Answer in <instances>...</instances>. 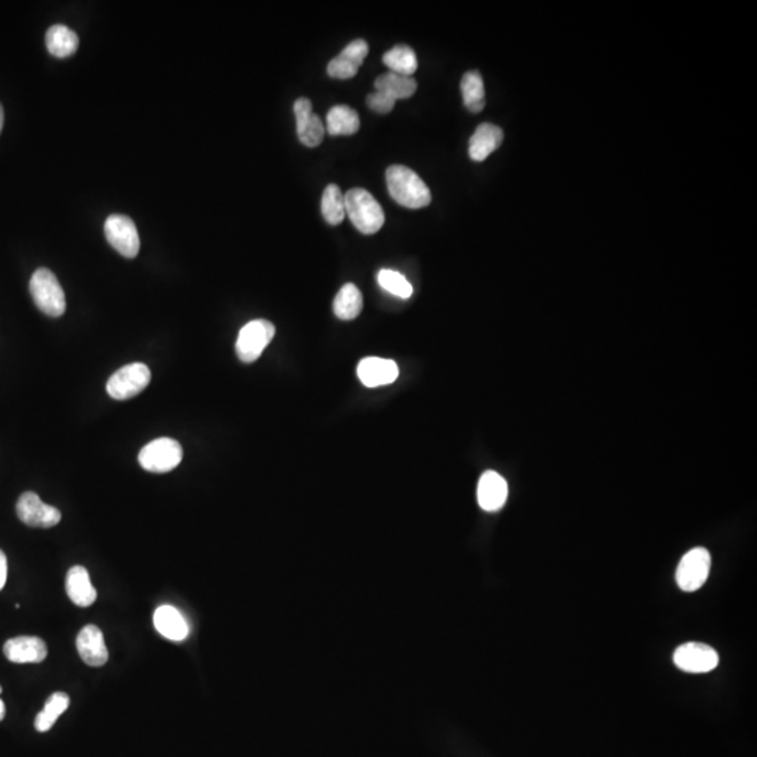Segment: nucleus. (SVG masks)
<instances>
[{
	"label": "nucleus",
	"mask_w": 757,
	"mask_h": 757,
	"mask_svg": "<svg viewBox=\"0 0 757 757\" xmlns=\"http://www.w3.org/2000/svg\"><path fill=\"white\" fill-rule=\"evenodd\" d=\"M77 652L89 666H103L108 661V650L100 628L93 624L82 628L76 640Z\"/></svg>",
	"instance_id": "nucleus-14"
},
{
	"label": "nucleus",
	"mask_w": 757,
	"mask_h": 757,
	"mask_svg": "<svg viewBox=\"0 0 757 757\" xmlns=\"http://www.w3.org/2000/svg\"><path fill=\"white\" fill-rule=\"evenodd\" d=\"M359 115L350 106H335L327 114V132L333 137L354 135L359 130Z\"/></svg>",
	"instance_id": "nucleus-23"
},
{
	"label": "nucleus",
	"mask_w": 757,
	"mask_h": 757,
	"mask_svg": "<svg viewBox=\"0 0 757 757\" xmlns=\"http://www.w3.org/2000/svg\"><path fill=\"white\" fill-rule=\"evenodd\" d=\"M377 284L381 285L389 294L401 297V299H408L414 294L413 285L408 282L407 278L401 275L398 271H379Z\"/></svg>",
	"instance_id": "nucleus-28"
},
{
	"label": "nucleus",
	"mask_w": 757,
	"mask_h": 757,
	"mask_svg": "<svg viewBox=\"0 0 757 757\" xmlns=\"http://www.w3.org/2000/svg\"><path fill=\"white\" fill-rule=\"evenodd\" d=\"M30 292L35 306L47 316L59 317L67 311L64 289L52 271L47 268L35 271L31 277Z\"/></svg>",
	"instance_id": "nucleus-3"
},
{
	"label": "nucleus",
	"mask_w": 757,
	"mask_h": 757,
	"mask_svg": "<svg viewBox=\"0 0 757 757\" xmlns=\"http://www.w3.org/2000/svg\"><path fill=\"white\" fill-rule=\"evenodd\" d=\"M358 377L367 387H381L398 381V367L394 360L383 358H365L357 367Z\"/></svg>",
	"instance_id": "nucleus-13"
},
{
	"label": "nucleus",
	"mask_w": 757,
	"mask_h": 757,
	"mask_svg": "<svg viewBox=\"0 0 757 757\" xmlns=\"http://www.w3.org/2000/svg\"><path fill=\"white\" fill-rule=\"evenodd\" d=\"M321 214L328 225H340L345 217L344 193L337 184H330L321 197Z\"/></svg>",
	"instance_id": "nucleus-26"
},
{
	"label": "nucleus",
	"mask_w": 757,
	"mask_h": 757,
	"mask_svg": "<svg viewBox=\"0 0 757 757\" xmlns=\"http://www.w3.org/2000/svg\"><path fill=\"white\" fill-rule=\"evenodd\" d=\"M375 89L390 96L393 100H403V99H410L417 91V81L413 76L389 72L377 77L375 81Z\"/></svg>",
	"instance_id": "nucleus-20"
},
{
	"label": "nucleus",
	"mask_w": 757,
	"mask_h": 757,
	"mask_svg": "<svg viewBox=\"0 0 757 757\" xmlns=\"http://www.w3.org/2000/svg\"><path fill=\"white\" fill-rule=\"evenodd\" d=\"M362 307H364V297L354 284L344 285L334 299V313L340 320H354L359 316Z\"/></svg>",
	"instance_id": "nucleus-22"
},
{
	"label": "nucleus",
	"mask_w": 757,
	"mask_h": 757,
	"mask_svg": "<svg viewBox=\"0 0 757 757\" xmlns=\"http://www.w3.org/2000/svg\"><path fill=\"white\" fill-rule=\"evenodd\" d=\"M4 655L13 664H40L47 658V645L38 637L11 638L4 647Z\"/></svg>",
	"instance_id": "nucleus-15"
},
{
	"label": "nucleus",
	"mask_w": 757,
	"mask_h": 757,
	"mask_svg": "<svg viewBox=\"0 0 757 757\" xmlns=\"http://www.w3.org/2000/svg\"><path fill=\"white\" fill-rule=\"evenodd\" d=\"M345 214L360 233L375 234L384 225V212L381 204L369 191L352 188L344 195Z\"/></svg>",
	"instance_id": "nucleus-2"
},
{
	"label": "nucleus",
	"mask_w": 757,
	"mask_h": 757,
	"mask_svg": "<svg viewBox=\"0 0 757 757\" xmlns=\"http://www.w3.org/2000/svg\"><path fill=\"white\" fill-rule=\"evenodd\" d=\"M69 696L62 691L52 694L45 703V707L41 711L40 714L35 718V729L38 732H47L51 728L54 727L60 714H64L65 711L69 707Z\"/></svg>",
	"instance_id": "nucleus-27"
},
{
	"label": "nucleus",
	"mask_w": 757,
	"mask_h": 757,
	"mask_svg": "<svg viewBox=\"0 0 757 757\" xmlns=\"http://www.w3.org/2000/svg\"><path fill=\"white\" fill-rule=\"evenodd\" d=\"M4 107H2V104H0V132H2V128H4Z\"/></svg>",
	"instance_id": "nucleus-32"
},
{
	"label": "nucleus",
	"mask_w": 757,
	"mask_h": 757,
	"mask_svg": "<svg viewBox=\"0 0 757 757\" xmlns=\"http://www.w3.org/2000/svg\"><path fill=\"white\" fill-rule=\"evenodd\" d=\"M367 103L369 108L377 114L391 113L396 106V100H393L390 96L377 91L367 97Z\"/></svg>",
	"instance_id": "nucleus-29"
},
{
	"label": "nucleus",
	"mask_w": 757,
	"mask_h": 757,
	"mask_svg": "<svg viewBox=\"0 0 757 757\" xmlns=\"http://www.w3.org/2000/svg\"><path fill=\"white\" fill-rule=\"evenodd\" d=\"M152 374L145 364H130L118 369L107 382V393L114 400H130L151 383Z\"/></svg>",
	"instance_id": "nucleus-6"
},
{
	"label": "nucleus",
	"mask_w": 757,
	"mask_h": 757,
	"mask_svg": "<svg viewBox=\"0 0 757 757\" xmlns=\"http://www.w3.org/2000/svg\"><path fill=\"white\" fill-rule=\"evenodd\" d=\"M67 592L70 601L81 607H89L96 602L97 591L91 585L86 568L76 565L67 575Z\"/></svg>",
	"instance_id": "nucleus-19"
},
{
	"label": "nucleus",
	"mask_w": 757,
	"mask_h": 757,
	"mask_svg": "<svg viewBox=\"0 0 757 757\" xmlns=\"http://www.w3.org/2000/svg\"><path fill=\"white\" fill-rule=\"evenodd\" d=\"M674 662L682 671L689 674H707L720 664L717 651L700 643H688L674 651Z\"/></svg>",
	"instance_id": "nucleus-9"
},
{
	"label": "nucleus",
	"mask_w": 757,
	"mask_h": 757,
	"mask_svg": "<svg viewBox=\"0 0 757 757\" xmlns=\"http://www.w3.org/2000/svg\"><path fill=\"white\" fill-rule=\"evenodd\" d=\"M508 498V484L497 471L488 470L478 481V505L487 512H495L504 507Z\"/></svg>",
	"instance_id": "nucleus-16"
},
{
	"label": "nucleus",
	"mask_w": 757,
	"mask_h": 757,
	"mask_svg": "<svg viewBox=\"0 0 757 757\" xmlns=\"http://www.w3.org/2000/svg\"><path fill=\"white\" fill-rule=\"evenodd\" d=\"M140 466L151 473H169L183 461V447L171 438H159L139 452Z\"/></svg>",
	"instance_id": "nucleus-4"
},
{
	"label": "nucleus",
	"mask_w": 757,
	"mask_h": 757,
	"mask_svg": "<svg viewBox=\"0 0 757 757\" xmlns=\"http://www.w3.org/2000/svg\"><path fill=\"white\" fill-rule=\"evenodd\" d=\"M369 54V45L365 40H354L348 43L338 57L330 60L327 67L328 76L334 79H351L358 74L360 65Z\"/></svg>",
	"instance_id": "nucleus-12"
},
{
	"label": "nucleus",
	"mask_w": 757,
	"mask_h": 757,
	"mask_svg": "<svg viewBox=\"0 0 757 757\" xmlns=\"http://www.w3.org/2000/svg\"><path fill=\"white\" fill-rule=\"evenodd\" d=\"M45 43L51 55L57 58H67L76 52L79 47V37L74 30L67 26L57 24L47 31Z\"/></svg>",
	"instance_id": "nucleus-21"
},
{
	"label": "nucleus",
	"mask_w": 757,
	"mask_h": 757,
	"mask_svg": "<svg viewBox=\"0 0 757 757\" xmlns=\"http://www.w3.org/2000/svg\"><path fill=\"white\" fill-rule=\"evenodd\" d=\"M711 570V556L707 548H691L684 554L676 571V582L684 592H696L707 580Z\"/></svg>",
	"instance_id": "nucleus-7"
},
{
	"label": "nucleus",
	"mask_w": 757,
	"mask_h": 757,
	"mask_svg": "<svg viewBox=\"0 0 757 757\" xmlns=\"http://www.w3.org/2000/svg\"><path fill=\"white\" fill-rule=\"evenodd\" d=\"M504 140V132L494 124L478 125L469 142V154L471 161L484 162L493 152L497 151Z\"/></svg>",
	"instance_id": "nucleus-17"
},
{
	"label": "nucleus",
	"mask_w": 757,
	"mask_h": 757,
	"mask_svg": "<svg viewBox=\"0 0 757 757\" xmlns=\"http://www.w3.org/2000/svg\"><path fill=\"white\" fill-rule=\"evenodd\" d=\"M275 335V326L268 320H253L239 333L236 354L244 364H253Z\"/></svg>",
	"instance_id": "nucleus-5"
},
{
	"label": "nucleus",
	"mask_w": 757,
	"mask_h": 757,
	"mask_svg": "<svg viewBox=\"0 0 757 757\" xmlns=\"http://www.w3.org/2000/svg\"><path fill=\"white\" fill-rule=\"evenodd\" d=\"M104 233L108 243L121 256L135 258L139 253L140 241L137 226L130 217L125 215H111L104 224Z\"/></svg>",
	"instance_id": "nucleus-8"
},
{
	"label": "nucleus",
	"mask_w": 757,
	"mask_h": 757,
	"mask_svg": "<svg viewBox=\"0 0 757 757\" xmlns=\"http://www.w3.org/2000/svg\"><path fill=\"white\" fill-rule=\"evenodd\" d=\"M387 190L401 207L421 209L432 201L430 188L415 171L401 164H394L386 171Z\"/></svg>",
	"instance_id": "nucleus-1"
},
{
	"label": "nucleus",
	"mask_w": 757,
	"mask_h": 757,
	"mask_svg": "<svg viewBox=\"0 0 757 757\" xmlns=\"http://www.w3.org/2000/svg\"><path fill=\"white\" fill-rule=\"evenodd\" d=\"M7 580V558L4 551L0 550V591L4 589Z\"/></svg>",
	"instance_id": "nucleus-30"
},
{
	"label": "nucleus",
	"mask_w": 757,
	"mask_h": 757,
	"mask_svg": "<svg viewBox=\"0 0 757 757\" xmlns=\"http://www.w3.org/2000/svg\"><path fill=\"white\" fill-rule=\"evenodd\" d=\"M383 64L394 74L413 76L418 67L417 55L413 48L400 43L390 51H387L383 55Z\"/></svg>",
	"instance_id": "nucleus-25"
},
{
	"label": "nucleus",
	"mask_w": 757,
	"mask_h": 757,
	"mask_svg": "<svg viewBox=\"0 0 757 757\" xmlns=\"http://www.w3.org/2000/svg\"><path fill=\"white\" fill-rule=\"evenodd\" d=\"M16 510L19 519L31 527L48 529L59 524L62 517L57 508L43 504L41 498L31 491L21 494L17 501Z\"/></svg>",
	"instance_id": "nucleus-10"
},
{
	"label": "nucleus",
	"mask_w": 757,
	"mask_h": 757,
	"mask_svg": "<svg viewBox=\"0 0 757 757\" xmlns=\"http://www.w3.org/2000/svg\"><path fill=\"white\" fill-rule=\"evenodd\" d=\"M295 117H296L297 137L307 147H316L323 142L326 128L320 117L313 113V104L306 97L295 101Z\"/></svg>",
	"instance_id": "nucleus-11"
},
{
	"label": "nucleus",
	"mask_w": 757,
	"mask_h": 757,
	"mask_svg": "<svg viewBox=\"0 0 757 757\" xmlns=\"http://www.w3.org/2000/svg\"><path fill=\"white\" fill-rule=\"evenodd\" d=\"M461 89L466 108L471 113H481L485 107V91L480 72L470 70L464 74Z\"/></svg>",
	"instance_id": "nucleus-24"
},
{
	"label": "nucleus",
	"mask_w": 757,
	"mask_h": 757,
	"mask_svg": "<svg viewBox=\"0 0 757 757\" xmlns=\"http://www.w3.org/2000/svg\"><path fill=\"white\" fill-rule=\"evenodd\" d=\"M0 693H2V686H0Z\"/></svg>",
	"instance_id": "nucleus-33"
},
{
	"label": "nucleus",
	"mask_w": 757,
	"mask_h": 757,
	"mask_svg": "<svg viewBox=\"0 0 757 757\" xmlns=\"http://www.w3.org/2000/svg\"><path fill=\"white\" fill-rule=\"evenodd\" d=\"M154 627L164 638L170 641H183L187 638L190 628H188L187 621L183 618V614L176 609V607L164 606L159 607L154 611Z\"/></svg>",
	"instance_id": "nucleus-18"
},
{
	"label": "nucleus",
	"mask_w": 757,
	"mask_h": 757,
	"mask_svg": "<svg viewBox=\"0 0 757 757\" xmlns=\"http://www.w3.org/2000/svg\"><path fill=\"white\" fill-rule=\"evenodd\" d=\"M4 714H6V707L4 701L0 700V721H4Z\"/></svg>",
	"instance_id": "nucleus-31"
}]
</instances>
